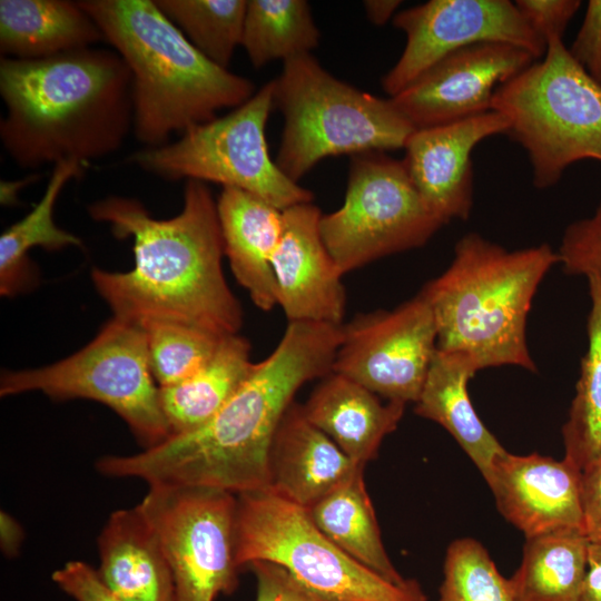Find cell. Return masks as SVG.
<instances>
[{
	"mask_svg": "<svg viewBox=\"0 0 601 601\" xmlns=\"http://www.w3.org/2000/svg\"><path fill=\"white\" fill-rule=\"evenodd\" d=\"M405 403L382 402L359 383L335 372L322 377L303 405L306 417L354 463L373 460L398 425Z\"/></svg>",
	"mask_w": 601,
	"mask_h": 601,
	"instance_id": "22",
	"label": "cell"
},
{
	"mask_svg": "<svg viewBox=\"0 0 601 601\" xmlns=\"http://www.w3.org/2000/svg\"><path fill=\"white\" fill-rule=\"evenodd\" d=\"M51 579L76 601H125L107 588L97 570L79 560L68 561Z\"/></svg>",
	"mask_w": 601,
	"mask_h": 601,
	"instance_id": "37",
	"label": "cell"
},
{
	"mask_svg": "<svg viewBox=\"0 0 601 601\" xmlns=\"http://www.w3.org/2000/svg\"><path fill=\"white\" fill-rule=\"evenodd\" d=\"M274 108L272 80L227 115L190 128L173 142L145 147L128 161L166 180L238 188L282 210L312 203L313 193L288 178L269 155L266 125Z\"/></svg>",
	"mask_w": 601,
	"mask_h": 601,
	"instance_id": "10",
	"label": "cell"
},
{
	"mask_svg": "<svg viewBox=\"0 0 601 601\" xmlns=\"http://www.w3.org/2000/svg\"><path fill=\"white\" fill-rule=\"evenodd\" d=\"M354 463L293 403L282 418L269 453V489L309 509L344 482Z\"/></svg>",
	"mask_w": 601,
	"mask_h": 601,
	"instance_id": "19",
	"label": "cell"
},
{
	"mask_svg": "<svg viewBox=\"0 0 601 601\" xmlns=\"http://www.w3.org/2000/svg\"><path fill=\"white\" fill-rule=\"evenodd\" d=\"M23 541L22 526L9 513L0 514V545L3 554L14 556Z\"/></svg>",
	"mask_w": 601,
	"mask_h": 601,
	"instance_id": "41",
	"label": "cell"
},
{
	"mask_svg": "<svg viewBox=\"0 0 601 601\" xmlns=\"http://www.w3.org/2000/svg\"><path fill=\"white\" fill-rule=\"evenodd\" d=\"M88 211L116 237L134 239L132 269L91 273L114 316L139 325L177 323L220 337L238 334L242 307L224 277L217 201L206 183L186 180L183 208L168 219L120 196L95 201Z\"/></svg>",
	"mask_w": 601,
	"mask_h": 601,
	"instance_id": "2",
	"label": "cell"
},
{
	"mask_svg": "<svg viewBox=\"0 0 601 601\" xmlns=\"http://www.w3.org/2000/svg\"><path fill=\"white\" fill-rule=\"evenodd\" d=\"M35 391L59 401L87 398L105 404L127 423L144 450L171 436L150 368L146 332L137 323L114 316L69 357L1 375V397Z\"/></svg>",
	"mask_w": 601,
	"mask_h": 601,
	"instance_id": "9",
	"label": "cell"
},
{
	"mask_svg": "<svg viewBox=\"0 0 601 601\" xmlns=\"http://www.w3.org/2000/svg\"><path fill=\"white\" fill-rule=\"evenodd\" d=\"M235 554L240 568L267 561L326 601H428L421 584H395L359 563L314 523L307 509L270 489L236 495Z\"/></svg>",
	"mask_w": 601,
	"mask_h": 601,
	"instance_id": "8",
	"label": "cell"
},
{
	"mask_svg": "<svg viewBox=\"0 0 601 601\" xmlns=\"http://www.w3.org/2000/svg\"><path fill=\"white\" fill-rule=\"evenodd\" d=\"M583 526L591 542L601 543V459L582 471Z\"/></svg>",
	"mask_w": 601,
	"mask_h": 601,
	"instance_id": "39",
	"label": "cell"
},
{
	"mask_svg": "<svg viewBox=\"0 0 601 601\" xmlns=\"http://www.w3.org/2000/svg\"><path fill=\"white\" fill-rule=\"evenodd\" d=\"M85 165L69 159L56 164L45 193L35 208L22 219L9 226L0 236V290L12 294L27 265V254L33 247L58 250L68 246L81 247L73 234L59 228L53 221V207L63 186L85 173Z\"/></svg>",
	"mask_w": 601,
	"mask_h": 601,
	"instance_id": "30",
	"label": "cell"
},
{
	"mask_svg": "<svg viewBox=\"0 0 601 601\" xmlns=\"http://www.w3.org/2000/svg\"><path fill=\"white\" fill-rule=\"evenodd\" d=\"M104 36L78 1L1 0L0 52L36 60L92 47Z\"/></svg>",
	"mask_w": 601,
	"mask_h": 601,
	"instance_id": "23",
	"label": "cell"
},
{
	"mask_svg": "<svg viewBox=\"0 0 601 601\" xmlns=\"http://www.w3.org/2000/svg\"><path fill=\"white\" fill-rule=\"evenodd\" d=\"M560 263L548 244L508 250L479 234L455 245L445 272L427 283L437 349L469 356L477 370L515 365L535 372L526 344V317L549 269Z\"/></svg>",
	"mask_w": 601,
	"mask_h": 601,
	"instance_id": "5",
	"label": "cell"
},
{
	"mask_svg": "<svg viewBox=\"0 0 601 601\" xmlns=\"http://www.w3.org/2000/svg\"><path fill=\"white\" fill-rule=\"evenodd\" d=\"M439 601H516L509 579L474 539L453 541L445 554Z\"/></svg>",
	"mask_w": 601,
	"mask_h": 601,
	"instance_id": "33",
	"label": "cell"
},
{
	"mask_svg": "<svg viewBox=\"0 0 601 601\" xmlns=\"http://www.w3.org/2000/svg\"><path fill=\"white\" fill-rule=\"evenodd\" d=\"M342 325L292 322L225 406L201 427L131 455H107L97 470L148 485L217 489L238 495L269 489V453L294 396L332 372Z\"/></svg>",
	"mask_w": 601,
	"mask_h": 601,
	"instance_id": "1",
	"label": "cell"
},
{
	"mask_svg": "<svg viewBox=\"0 0 601 601\" xmlns=\"http://www.w3.org/2000/svg\"><path fill=\"white\" fill-rule=\"evenodd\" d=\"M591 308L588 316V349L568 420L562 427L564 457L581 471L601 459V278L585 276Z\"/></svg>",
	"mask_w": 601,
	"mask_h": 601,
	"instance_id": "28",
	"label": "cell"
},
{
	"mask_svg": "<svg viewBox=\"0 0 601 601\" xmlns=\"http://www.w3.org/2000/svg\"><path fill=\"white\" fill-rule=\"evenodd\" d=\"M558 255L565 273L601 278V199L591 216L565 228Z\"/></svg>",
	"mask_w": 601,
	"mask_h": 601,
	"instance_id": "34",
	"label": "cell"
},
{
	"mask_svg": "<svg viewBox=\"0 0 601 601\" xmlns=\"http://www.w3.org/2000/svg\"><path fill=\"white\" fill-rule=\"evenodd\" d=\"M580 601H601V543L590 540Z\"/></svg>",
	"mask_w": 601,
	"mask_h": 601,
	"instance_id": "40",
	"label": "cell"
},
{
	"mask_svg": "<svg viewBox=\"0 0 601 601\" xmlns=\"http://www.w3.org/2000/svg\"><path fill=\"white\" fill-rule=\"evenodd\" d=\"M188 41L215 65L228 69L240 46L247 0H154Z\"/></svg>",
	"mask_w": 601,
	"mask_h": 601,
	"instance_id": "31",
	"label": "cell"
},
{
	"mask_svg": "<svg viewBox=\"0 0 601 601\" xmlns=\"http://www.w3.org/2000/svg\"><path fill=\"white\" fill-rule=\"evenodd\" d=\"M486 483L500 513L525 538L560 529L584 531L582 471L565 457L504 451Z\"/></svg>",
	"mask_w": 601,
	"mask_h": 601,
	"instance_id": "18",
	"label": "cell"
},
{
	"mask_svg": "<svg viewBox=\"0 0 601 601\" xmlns=\"http://www.w3.org/2000/svg\"><path fill=\"white\" fill-rule=\"evenodd\" d=\"M444 225L424 204L402 160L382 151L351 156L343 205L322 215V238L344 275L423 246Z\"/></svg>",
	"mask_w": 601,
	"mask_h": 601,
	"instance_id": "11",
	"label": "cell"
},
{
	"mask_svg": "<svg viewBox=\"0 0 601 601\" xmlns=\"http://www.w3.org/2000/svg\"><path fill=\"white\" fill-rule=\"evenodd\" d=\"M321 217L312 203L283 210V231L272 264L277 300L289 323L341 326L346 307L343 274L322 238Z\"/></svg>",
	"mask_w": 601,
	"mask_h": 601,
	"instance_id": "16",
	"label": "cell"
},
{
	"mask_svg": "<svg viewBox=\"0 0 601 601\" xmlns=\"http://www.w3.org/2000/svg\"><path fill=\"white\" fill-rule=\"evenodd\" d=\"M98 574L125 601H176L159 539L139 509L112 512L98 536Z\"/></svg>",
	"mask_w": 601,
	"mask_h": 601,
	"instance_id": "21",
	"label": "cell"
},
{
	"mask_svg": "<svg viewBox=\"0 0 601 601\" xmlns=\"http://www.w3.org/2000/svg\"><path fill=\"white\" fill-rule=\"evenodd\" d=\"M491 108L506 118V135L526 151L536 188L555 185L579 160L601 162V85L562 38L549 39L541 61L500 85Z\"/></svg>",
	"mask_w": 601,
	"mask_h": 601,
	"instance_id": "7",
	"label": "cell"
},
{
	"mask_svg": "<svg viewBox=\"0 0 601 601\" xmlns=\"http://www.w3.org/2000/svg\"><path fill=\"white\" fill-rule=\"evenodd\" d=\"M515 7L529 27L546 43L562 38L581 6L579 0H516Z\"/></svg>",
	"mask_w": 601,
	"mask_h": 601,
	"instance_id": "35",
	"label": "cell"
},
{
	"mask_svg": "<svg viewBox=\"0 0 601 601\" xmlns=\"http://www.w3.org/2000/svg\"><path fill=\"white\" fill-rule=\"evenodd\" d=\"M32 180L33 176L16 181H1V203L4 205L14 203L18 191Z\"/></svg>",
	"mask_w": 601,
	"mask_h": 601,
	"instance_id": "43",
	"label": "cell"
},
{
	"mask_svg": "<svg viewBox=\"0 0 601 601\" xmlns=\"http://www.w3.org/2000/svg\"><path fill=\"white\" fill-rule=\"evenodd\" d=\"M574 61L601 85V0H590L581 28L568 49Z\"/></svg>",
	"mask_w": 601,
	"mask_h": 601,
	"instance_id": "38",
	"label": "cell"
},
{
	"mask_svg": "<svg viewBox=\"0 0 601 601\" xmlns=\"http://www.w3.org/2000/svg\"><path fill=\"white\" fill-rule=\"evenodd\" d=\"M273 82L284 117L275 162L296 183L327 157L404 148L416 130L391 98L337 79L312 53L286 60Z\"/></svg>",
	"mask_w": 601,
	"mask_h": 601,
	"instance_id": "6",
	"label": "cell"
},
{
	"mask_svg": "<svg viewBox=\"0 0 601 601\" xmlns=\"http://www.w3.org/2000/svg\"><path fill=\"white\" fill-rule=\"evenodd\" d=\"M149 363L159 387L183 381L214 354L220 339L209 332L169 322H147Z\"/></svg>",
	"mask_w": 601,
	"mask_h": 601,
	"instance_id": "32",
	"label": "cell"
},
{
	"mask_svg": "<svg viewBox=\"0 0 601 601\" xmlns=\"http://www.w3.org/2000/svg\"><path fill=\"white\" fill-rule=\"evenodd\" d=\"M217 211L235 278L259 309H273L278 300L272 264L283 231V210L245 190L224 187Z\"/></svg>",
	"mask_w": 601,
	"mask_h": 601,
	"instance_id": "20",
	"label": "cell"
},
{
	"mask_svg": "<svg viewBox=\"0 0 601 601\" xmlns=\"http://www.w3.org/2000/svg\"><path fill=\"white\" fill-rule=\"evenodd\" d=\"M535 60L506 43L469 46L442 58L391 99L415 129L456 122L492 110L497 87Z\"/></svg>",
	"mask_w": 601,
	"mask_h": 601,
	"instance_id": "15",
	"label": "cell"
},
{
	"mask_svg": "<svg viewBox=\"0 0 601 601\" xmlns=\"http://www.w3.org/2000/svg\"><path fill=\"white\" fill-rule=\"evenodd\" d=\"M392 22L404 32L406 42L382 78V88L391 97L442 58L469 46L506 43L535 59L546 51V43L509 0H430L397 12Z\"/></svg>",
	"mask_w": 601,
	"mask_h": 601,
	"instance_id": "14",
	"label": "cell"
},
{
	"mask_svg": "<svg viewBox=\"0 0 601 601\" xmlns=\"http://www.w3.org/2000/svg\"><path fill=\"white\" fill-rule=\"evenodd\" d=\"M400 0H366L363 2L366 17L375 26H384L396 16Z\"/></svg>",
	"mask_w": 601,
	"mask_h": 601,
	"instance_id": "42",
	"label": "cell"
},
{
	"mask_svg": "<svg viewBox=\"0 0 601 601\" xmlns=\"http://www.w3.org/2000/svg\"><path fill=\"white\" fill-rule=\"evenodd\" d=\"M520 566L509 578L516 601H580L589 539L581 529L525 538Z\"/></svg>",
	"mask_w": 601,
	"mask_h": 601,
	"instance_id": "27",
	"label": "cell"
},
{
	"mask_svg": "<svg viewBox=\"0 0 601 601\" xmlns=\"http://www.w3.org/2000/svg\"><path fill=\"white\" fill-rule=\"evenodd\" d=\"M132 76L134 134L146 148L237 108L257 91L207 59L154 0H80Z\"/></svg>",
	"mask_w": 601,
	"mask_h": 601,
	"instance_id": "4",
	"label": "cell"
},
{
	"mask_svg": "<svg viewBox=\"0 0 601 601\" xmlns=\"http://www.w3.org/2000/svg\"><path fill=\"white\" fill-rule=\"evenodd\" d=\"M437 351V328L420 292L392 311L361 314L342 325L332 372L386 401L416 403Z\"/></svg>",
	"mask_w": 601,
	"mask_h": 601,
	"instance_id": "13",
	"label": "cell"
},
{
	"mask_svg": "<svg viewBox=\"0 0 601 601\" xmlns=\"http://www.w3.org/2000/svg\"><path fill=\"white\" fill-rule=\"evenodd\" d=\"M508 130L506 118L490 110L456 122L416 129L410 136L402 161L424 204L444 224L465 220L471 214L475 146Z\"/></svg>",
	"mask_w": 601,
	"mask_h": 601,
	"instance_id": "17",
	"label": "cell"
},
{
	"mask_svg": "<svg viewBox=\"0 0 601 601\" xmlns=\"http://www.w3.org/2000/svg\"><path fill=\"white\" fill-rule=\"evenodd\" d=\"M319 39L307 1L247 0L240 46L254 68L311 53Z\"/></svg>",
	"mask_w": 601,
	"mask_h": 601,
	"instance_id": "29",
	"label": "cell"
},
{
	"mask_svg": "<svg viewBox=\"0 0 601 601\" xmlns=\"http://www.w3.org/2000/svg\"><path fill=\"white\" fill-rule=\"evenodd\" d=\"M316 526L353 559L395 584L405 579L384 548L364 482V466L307 509Z\"/></svg>",
	"mask_w": 601,
	"mask_h": 601,
	"instance_id": "26",
	"label": "cell"
},
{
	"mask_svg": "<svg viewBox=\"0 0 601 601\" xmlns=\"http://www.w3.org/2000/svg\"><path fill=\"white\" fill-rule=\"evenodd\" d=\"M237 497L226 491L150 485L138 504L168 560L176 601H215L238 588Z\"/></svg>",
	"mask_w": 601,
	"mask_h": 601,
	"instance_id": "12",
	"label": "cell"
},
{
	"mask_svg": "<svg viewBox=\"0 0 601 601\" xmlns=\"http://www.w3.org/2000/svg\"><path fill=\"white\" fill-rule=\"evenodd\" d=\"M477 371L465 354L437 349L415 413L443 426L487 481L494 460L505 450L482 423L469 397L467 382Z\"/></svg>",
	"mask_w": 601,
	"mask_h": 601,
	"instance_id": "24",
	"label": "cell"
},
{
	"mask_svg": "<svg viewBox=\"0 0 601 601\" xmlns=\"http://www.w3.org/2000/svg\"><path fill=\"white\" fill-rule=\"evenodd\" d=\"M6 152L22 169L62 160L87 166L134 129L132 76L115 51L82 48L36 60L1 58Z\"/></svg>",
	"mask_w": 601,
	"mask_h": 601,
	"instance_id": "3",
	"label": "cell"
},
{
	"mask_svg": "<svg viewBox=\"0 0 601 601\" xmlns=\"http://www.w3.org/2000/svg\"><path fill=\"white\" fill-rule=\"evenodd\" d=\"M254 366L248 341L238 334L226 335L198 371L159 387L160 405L171 435L208 423L248 378Z\"/></svg>",
	"mask_w": 601,
	"mask_h": 601,
	"instance_id": "25",
	"label": "cell"
},
{
	"mask_svg": "<svg viewBox=\"0 0 601 601\" xmlns=\"http://www.w3.org/2000/svg\"><path fill=\"white\" fill-rule=\"evenodd\" d=\"M256 578L255 601H326L302 587L285 569L255 561L247 565Z\"/></svg>",
	"mask_w": 601,
	"mask_h": 601,
	"instance_id": "36",
	"label": "cell"
}]
</instances>
